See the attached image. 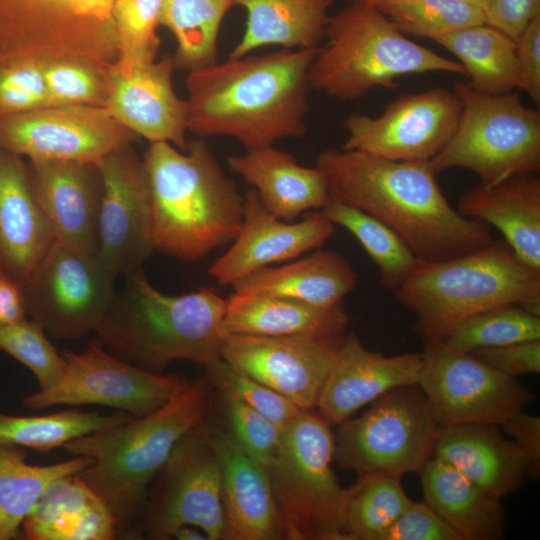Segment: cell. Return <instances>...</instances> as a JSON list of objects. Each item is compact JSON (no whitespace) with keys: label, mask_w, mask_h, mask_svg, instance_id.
<instances>
[{"label":"cell","mask_w":540,"mask_h":540,"mask_svg":"<svg viewBox=\"0 0 540 540\" xmlns=\"http://www.w3.org/2000/svg\"><path fill=\"white\" fill-rule=\"evenodd\" d=\"M331 198L394 231L424 262L475 252L495 239L490 226L454 209L428 161H399L359 150L327 148L315 161Z\"/></svg>","instance_id":"cell-1"},{"label":"cell","mask_w":540,"mask_h":540,"mask_svg":"<svg viewBox=\"0 0 540 540\" xmlns=\"http://www.w3.org/2000/svg\"><path fill=\"white\" fill-rule=\"evenodd\" d=\"M319 47L248 54L189 71L187 130L234 138L246 150L302 137Z\"/></svg>","instance_id":"cell-2"},{"label":"cell","mask_w":540,"mask_h":540,"mask_svg":"<svg viewBox=\"0 0 540 540\" xmlns=\"http://www.w3.org/2000/svg\"><path fill=\"white\" fill-rule=\"evenodd\" d=\"M209 391L202 380L187 382L152 413L75 438L63 448L90 458L77 473L110 508L117 538H142V519L150 485L177 442L204 420Z\"/></svg>","instance_id":"cell-3"},{"label":"cell","mask_w":540,"mask_h":540,"mask_svg":"<svg viewBox=\"0 0 540 540\" xmlns=\"http://www.w3.org/2000/svg\"><path fill=\"white\" fill-rule=\"evenodd\" d=\"M142 159L154 251L194 262L235 239L242 225L244 197L205 138L191 140L185 150L153 142Z\"/></svg>","instance_id":"cell-4"},{"label":"cell","mask_w":540,"mask_h":540,"mask_svg":"<svg viewBox=\"0 0 540 540\" xmlns=\"http://www.w3.org/2000/svg\"><path fill=\"white\" fill-rule=\"evenodd\" d=\"M226 305L212 288L160 292L142 268L125 275L97 340L116 357L153 373L175 360L205 367L221 358Z\"/></svg>","instance_id":"cell-5"},{"label":"cell","mask_w":540,"mask_h":540,"mask_svg":"<svg viewBox=\"0 0 540 540\" xmlns=\"http://www.w3.org/2000/svg\"><path fill=\"white\" fill-rule=\"evenodd\" d=\"M415 314L426 342L445 340L466 319L503 305L540 316V270L521 261L503 240L465 255L419 263L394 289Z\"/></svg>","instance_id":"cell-6"},{"label":"cell","mask_w":540,"mask_h":540,"mask_svg":"<svg viewBox=\"0 0 540 540\" xmlns=\"http://www.w3.org/2000/svg\"><path fill=\"white\" fill-rule=\"evenodd\" d=\"M310 66L312 89L340 101H356L375 88L394 89L410 74L445 72L465 76L449 60L401 33L377 7L350 3L329 17Z\"/></svg>","instance_id":"cell-7"},{"label":"cell","mask_w":540,"mask_h":540,"mask_svg":"<svg viewBox=\"0 0 540 540\" xmlns=\"http://www.w3.org/2000/svg\"><path fill=\"white\" fill-rule=\"evenodd\" d=\"M334 433L317 409L302 410L282 430L277 458L266 471L288 540H349L344 518L349 488L331 463Z\"/></svg>","instance_id":"cell-8"},{"label":"cell","mask_w":540,"mask_h":540,"mask_svg":"<svg viewBox=\"0 0 540 540\" xmlns=\"http://www.w3.org/2000/svg\"><path fill=\"white\" fill-rule=\"evenodd\" d=\"M461 102L456 129L431 160L437 175L447 169L474 172L482 186H494L519 173L540 170V112L525 106L518 92L502 95L474 91L456 82Z\"/></svg>","instance_id":"cell-9"},{"label":"cell","mask_w":540,"mask_h":540,"mask_svg":"<svg viewBox=\"0 0 540 540\" xmlns=\"http://www.w3.org/2000/svg\"><path fill=\"white\" fill-rule=\"evenodd\" d=\"M117 0H0V62L73 59L104 70L118 58Z\"/></svg>","instance_id":"cell-10"},{"label":"cell","mask_w":540,"mask_h":540,"mask_svg":"<svg viewBox=\"0 0 540 540\" xmlns=\"http://www.w3.org/2000/svg\"><path fill=\"white\" fill-rule=\"evenodd\" d=\"M337 426L333 460L339 467L357 476L399 478L418 473L432 457L440 428L417 384L389 390L362 415Z\"/></svg>","instance_id":"cell-11"},{"label":"cell","mask_w":540,"mask_h":540,"mask_svg":"<svg viewBox=\"0 0 540 540\" xmlns=\"http://www.w3.org/2000/svg\"><path fill=\"white\" fill-rule=\"evenodd\" d=\"M117 276L96 254L55 240L21 284L27 316L55 339L96 333L117 295Z\"/></svg>","instance_id":"cell-12"},{"label":"cell","mask_w":540,"mask_h":540,"mask_svg":"<svg viewBox=\"0 0 540 540\" xmlns=\"http://www.w3.org/2000/svg\"><path fill=\"white\" fill-rule=\"evenodd\" d=\"M148 493L142 536L169 539L183 525L201 529L208 540L224 538L222 471L205 420L174 446Z\"/></svg>","instance_id":"cell-13"},{"label":"cell","mask_w":540,"mask_h":540,"mask_svg":"<svg viewBox=\"0 0 540 540\" xmlns=\"http://www.w3.org/2000/svg\"><path fill=\"white\" fill-rule=\"evenodd\" d=\"M417 385L440 427L501 425L534 398L517 378L444 341L426 343Z\"/></svg>","instance_id":"cell-14"},{"label":"cell","mask_w":540,"mask_h":540,"mask_svg":"<svg viewBox=\"0 0 540 540\" xmlns=\"http://www.w3.org/2000/svg\"><path fill=\"white\" fill-rule=\"evenodd\" d=\"M66 365L56 385L23 399L31 409L58 405H101L142 417L164 405L185 383L153 373L108 352L95 339L80 353L63 351Z\"/></svg>","instance_id":"cell-15"},{"label":"cell","mask_w":540,"mask_h":540,"mask_svg":"<svg viewBox=\"0 0 540 540\" xmlns=\"http://www.w3.org/2000/svg\"><path fill=\"white\" fill-rule=\"evenodd\" d=\"M136 138L102 106H45L0 115V148L29 160L98 163Z\"/></svg>","instance_id":"cell-16"},{"label":"cell","mask_w":540,"mask_h":540,"mask_svg":"<svg viewBox=\"0 0 540 540\" xmlns=\"http://www.w3.org/2000/svg\"><path fill=\"white\" fill-rule=\"evenodd\" d=\"M460 113L461 102L454 91L434 88L404 94L379 116L349 115L343 123L347 139L342 149L429 162L450 140Z\"/></svg>","instance_id":"cell-17"},{"label":"cell","mask_w":540,"mask_h":540,"mask_svg":"<svg viewBox=\"0 0 540 540\" xmlns=\"http://www.w3.org/2000/svg\"><path fill=\"white\" fill-rule=\"evenodd\" d=\"M132 143L102 158L97 257L117 275L143 268L153 248L146 171Z\"/></svg>","instance_id":"cell-18"},{"label":"cell","mask_w":540,"mask_h":540,"mask_svg":"<svg viewBox=\"0 0 540 540\" xmlns=\"http://www.w3.org/2000/svg\"><path fill=\"white\" fill-rule=\"evenodd\" d=\"M344 336L224 335L221 358L300 409H316Z\"/></svg>","instance_id":"cell-19"},{"label":"cell","mask_w":540,"mask_h":540,"mask_svg":"<svg viewBox=\"0 0 540 540\" xmlns=\"http://www.w3.org/2000/svg\"><path fill=\"white\" fill-rule=\"evenodd\" d=\"M173 58L159 61L116 60L103 71L105 107L111 116L134 133L153 142L187 147V103L173 88Z\"/></svg>","instance_id":"cell-20"},{"label":"cell","mask_w":540,"mask_h":540,"mask_svg":"<svg viewBox=\"0 0 540 540\" xmlns=\"http://www.w3.org/2000/svg\"><path fill=\"white\" fill-rule=\"evenodd\" d=\"M334 232V224L320 210L307 213L299 222L276 217L251 188L244 196L241 228L229 249L209 267L208 274L219 285L231 286L256 270L320 247Z\"/></svg>","instance_id":"cell-21"},{"label":"cell","mask_w":540,"mask_h":540,"mask_svg":"<svg viewBox=\"0 0 540 540\" xmlns=\"http://www.w3.org/2000/svg\"><path fill=\"white\" fill-rule=\"evenodd\" d=\"M26 164L32 192L55 240L96 254L103 192L97 163L29 160Z\"/></svg>","instance_id":"cell-22"},{"label":"cell","mask_w":540,"mask_h":540,"mask_svg":"<svg viewBox=\"0 0 540 540\" xmlns=\"http://www.w3.org/2000/svg\"><path fill=\"white\" fill-rule=\"evenodd\" d=\"M421 365L422 352L386 356L350 332L337 349L316 409L337 426L389 390L417 384Z\"/></svg>","instance_id":"cell-23"},{"label":"cell","mask_w":540,"mask_h":540,"mask_svg":"<svg viewBox=\"0 0 540 540\" xmlns=\"http://www.w3.org/2000/svg\"><path fill=\"white\" fill-rule=\"evenodd\" d=\"M208 428L222 471L225 540H277L285 529L266 469L228 431Z\"/></svg>","instance_id":"cell-24"},{"label":"cell","mask_w":540,"mask_h":540,"mask_svg":"<svg viewBox=\"0 0 540 540\" xmlns=\"http://www.w3.org/2000/svg\"><path fill=\"white\" fill-rule=\"evenodd\" d=\"M432 456L500 500L518 489L529 473L524 453L512 439L504 438L499 425L440 427Z\"/></svg>","instance_id":"cell-25"},{"label":"cell","mask_w":540,"mask_h":540,"mask_svg":"<svg viewBox=\"0 0 540 540\" xmlns=\"http://www.w3.org/2000/svg\"><path fill=\"white\" fill-rule=\"evenodd\" d=\"M54 241L26 162L0 148V267L21 286Z\"/></svg>","instance_id":"cell-26"},{"label":"cell","mask_w":540,"mask_h":540,"mask_svg":"<svg viewBox=\"0 0 540 540\" xmlns=\"http://www.w3.org/2000/svg\"><path fill=\"white\" fill-rule=\"evenodd\" d=\"M226 161L252 186L263 206L282 220L292 222L302 213L321 210L331 199L318 168L300 165L293 155L274 145L246 150Z\"/></svg>","instance_id":"cell-27"},{"label":"cell","mask_w":540,"mask_h":540,"mask_svg":"<svg viewBox=\"0 0 540 540\" xmlns=\"http://www.w3.org/2000/svg\"><path fill=\"white\" fill-rule=\"evenodd\" d=\"M459 212L497 228L525 264L540 270V179L519 173L494 186L466 191Z\"/></svg>","instance_id":"cell-28"},{"label":"cell","mask_w":540,"mask_h":540,"mask_svg":"<svg viewBox=\"0 0 540 540\" xmlns=\"http://www.w3.org/2000/svg\"><path fill=\"white\" fill-rule=\"evenodd\" d=\"M21 528L29 540L117 539L110 508L77 473L53 482Z\"/></svg>","instance_id":"cell-29"},{"label":"cell","mask_w":540,"mask_h":540,"mask_svg":"<svg viewBox=\"0 0 540 540\" xmlns=\"http://www.w3.org/2000/svg\"><path fill=\"white\" fill-rule=\"evenodd\" d=\"M343 302L323 307L271 295L233 293L227 299L224 335L342 336L348 324Z\"/></svg>","instance_id":"cell-30"},{"label":"cell","mask_w":540,"mask_h":540,"mask_svg":"<svg viewBox=\"0 0 540 540\" xmlns=\"http://www.w3.org/2000/svg\"><path fill=\"white\" fill-rule=\"evenodd\" d=\"M357 279L343 255L316 250L299 260L256 270L231 286L235 293L281 296L329 307L343 302L355 289Z\"/></svg>","instance_id":"cell-31"},{"label":"cell","mask_w":540,"mask_h":540,"mask_svg":"<svg viewBox=\"0 0 540 540\" xmlns=\"http://www.w3.org/2000/svg\"><path fill=\"white\" fill-rule=\"evenodd\" d=\"M424 501L456 532L460 540H499L506 517L496 499L445 461L432 456L418 472Z\"/></svg>","instance_id":"cell-32"},{"label":"cell","mask_w":540,"mask_h":540,"mask_svg":"<svg viewBox=\"0 0 540 540\" xmlns=\"http://www.w3.org/2000/svg\"><path fill=\"white\" fill-rule=\"evenodd\" d=\"M234 4L246 11V24L228 58L242 57L266 46L319 47L332 0H234Z\"/></svg>","instance_id":"cell-33"},{"label":"cell","mask_w":540,"mask_h":540,"mask_svg":"<svg viewBox=\"0 0 540 540\" xmlns=\"http://www.w3.org/2000/svg\"><path fill=\"white\" fill-rule=\"evenodd\" d=\"M453 54L465 70L468 87L502 95L521 90L515 39L487 24L462 28L435 40Z\"/></svg>","instance_id":"cell-34"},{"label":"cell","mask_w":540,"mask_h":540,"mask_svg":"<svg viewBox=\"0 0 540 540\" xmlns=\"http://www.w3.org/2000/svg\"><path fill=\"white\" fill-rule=\"evenodd\" d=\"M25 458L24 448L0 443V540L19 535L23 521L53 482L79 473L91 462L85 456H72L55 464L34 465Z\"/></svg>","instance_id":"cell-35"},{"label":"cell","mask_w":540,"mask_h":540,"mask_svg":"<svg viewBox=\"0 0 540 540\" xmlns=\"http://www.w3.org/2000/svg\"><path fill=\"white\" fill-rule=\"evenodd\" d=\"M234 0H162L159 25L177 43L174 66L192 71L214 64L223 19Z\"/></svg>","instance_id":"cell-36"},{"label":"cell","mask_w":540,"mask_h":540,"mask_svg":"<svg viewBox=\"0 0 540 540\" xmlns=\"http://www.w3.org/2000/svg\"><path fill=\"white\" fill-rule=\"evenodd\" d=\"M132 418L134 416L122 411L101 414L71 409L39 416L0 412V443L47 453L75 438L112 428Z\"/></svg>","instance_id":"cell-37"},{"label":"cell","mask_w":540,"mask_h":540,"mask_svg":"<svg viewBox=\"0 0 540 540\" xmlns=\"http://www.w3.org/2000/svg\"><path fill=\"white\" fill-rule=\"evenodd\" d=\"M320 211L358 240L379 269L386 288L394 290L421 261L388 226L354 206L331 198Z\"/></svg>","instance_id":"cell-38"},{"label":"cell","mask_w":540,"mask_h":540,"mask_svg":"<svg viewBox=\"0 0 540 540\" xmlns=\"http://www.w3.org/2000/svg\"><path fill=\"white\" fill-rule=\"evenodd\" d=\"M411 502L401 478L384 474L358 476L349 487L344 529L349 540H381Z\"/></svg>","instance_id":"cell-39"},{"label":"cell","mask_w":540,"mask_h":540,"mask_svg":"<svg viewBox=\"0 0 540 540\" xmlns=\"http://www.w3.org/2000/svg\"><path fill=\"white\" fill-rule=\"evenodd\" d=\"M377 8L404 35L433 41L462 28L486 23L482 8L462 0H386Z\"/></svg>","instance_id":"cell-40"},{"label":"cell","mask_w":540,"mask_h":540,"mask_svg":"<svg viewBox=\"0 0 540 540\" xmlns=\"http://www.w3.org/2000/svg\"><path fill=\"white\" fill-rule=\"evenodd\" d=\"M531 340H540V316L511 304L466 319L443 341L452 348L472 352Z\"/></svg>","instance_id":"cell-41"},{"label":"cell","mask_w":540,"mask_h":540,"mask_svg":"<svg viewBox=\"0 0 540 540\" xmlns=\"http://www.w3.org/2000/svg\"><path fill=\"white\" fill-rule=\"evenodd\" d=\"M0 351L28 368L36 378L39 390L56 385L66 365L43 328L29 318L0 323Z\"/></svg>","instance_id":"cell-42"},{"label":"cell","mask_w":540,"mask_h":540,"mask_svg":"<svg viewBox=\"0 0 540 540\" xmlns=\"http://www.w3.org/2000/svg\"><path fill=\"white\" fill-rule=\"evenodd\" d=\"M162 0H117L113 18L122 62H146L156 59L160 40L157 27Z\"/></svg>","instance_id":"cell-43"},{"label":"cell","mask_w":540,"mask_h":540,"mask_svg":"<svg viewBox=\"0 0 540 540\" xmlns=\"http://www.w3.org/2000/svg\"><path fill=\"white\" fill-rule=\"evenodd\" d=\"M205 368L210 382L221 393L236 397L281 430L303 410L265 384L231 367L222 358Z\"/></svg>","instance_id":"cell-44"},{"label":"cell","mask_w":540,"mask_h":540,"mask_svg":"<svg viewBox=\"0 0 540 540\" xmlns=\"http://www.w3.org/2000/svg\"><path fill=\"white\" fill-rule=\"evenodd\" d=\"M47 106L106 105V85L98 67L80 60L43 61Z\"/></svg>","instance_id":"cell-45"},{"label":"cell","mask_w":540,"mask_h":540,"mask_svg":"<svg viewBox=\"0 0 540 540\" xmlns=\"http://www.w3.org/2000/svg\"><path fill=\"white\" fill-rule=\"evenodd\" d=\"M228 432L265 469L278 456L282 430L236 397L222 393Z\"/></svg>","instance_id":"cell-46"},{"label":"cell","mask_w":540,"mask_h":540,"mask_svg":"<svg viewBox=\"0 0 540 540\" xmlns=\"http://www.w3.org/2000/svg\"><path fill=\"white\" fill-rule=\"evenodd\" d=\"M45 106L43 60L24 58L0 63V115Z\"/></svg>","instance_id":"cell-47"},{"label":"cell","mask_w":540,"mask_h":540,"mask_svg":"<svg viewBox=\"0 0 540 540\" xmlns=\"http://www.w3.org/2000/svg\"><path fill=\"white\" fill-rule=\"evenodd\" d=\"M381 540H460L449 524L424 500L411 502Z\"/></svg>","instance_id":"cell-48"},{"label":"cell","mask_w":540,"mask_h":540,"mask_svg":"<svg viewBox=\"0 0 540 540\" xmlns=\"http://www.w3.org/2000/svg\"><path fill=\"white\" fill-rule=\"evenodd\" d=\"M469 353L508 377L517 378L540 372V340L479 349Z\"/></svg>","instance_id":"cell-49"},{"label":"cell","mask_w":540,"mask_h":540,"mask_svg":"<svg viewBox=\"0 0 540 540\" xmlns=\"http://www.w3.org/2000/svg\"><path fill=\"white\" fill-rule=\"evenodd\" d=\"M516 61L521 77V91L540 103V14L535 16L515 38Z\"/></svg>","instance_id":"cell-50"},{"label":"cell","mask_w":540,"mask_h":540,"mask_svg":"<svg viewBox=\"0 0 540 540\" xmlns=\"http://www.w3.org/2000/svg\"><path fill=\"white\" fill-rule=\"evenodd\" d=\"M540 14V0H489L485 22L515 39Z\"/></svg>","instance_id":"cell-51"},{"label":"cell","mask_w":540,"mask_h":540,"mask_svg":"<svg viewBox=\"0 0 540 540\" xmlns=\"http://www.w3.org/2000/svg\"><path fill=\"white\" fill-rule=\"evenodd\" d=\"M504 431L524 453L528 464V475L538 478L540 473V417L519 410L501 424Z\"/></svg>","instance_id":"cell-52"},{"label":"cell","mask_w":540,"mask_h":540,"mask_svg":"<svg viewBox=\"0 0 540 540\" xmlns=\"http://www.w3.org/2000/svg\"><path fill=\"white\" fill-rule=\"evenodd\" d=\"M26 318L21 286L0 267V323H14Z\"/></svg>","instance_id":"cell-53"},{"label":"cell","mask_w":540,"mask_h":540,"mask_svg":"<svg viewBox=\"0 0 540 540\" xmlns=\"http://www.w3.org/2000/svg\"><path fill=\"white\" fill-rule=\"evenodd\" d=\"M178 540H208L204 532L193 525H183L179 527L173 536Z\"/></svg>","instance_id":"cell-54"},{"label":"cell","mask_w":540,"mask_h":540,"mask_svg":"<svg viewBox=\"0 0 540 540\" xmlns=\"http://www.w3.org/2000/svg\"><path fill=\"white\" fill-rule=\"evenodd\" d=\"M350 3L354 4H363V5H369L377 7L380 3L386 1V0H346Z\"/></svg>","instance_id":"cell-55"},{"label":"cell","mask_w":540,"mask_h":540,"mask_svg":"<svg viewBox=\"0 0 540 540\" xmlns=\"http://www.w3.org/2000/svg\"><path fill=\"white\" fill-rule=\"evenodd\" d=\"M462 1L469 3L471 5L477 6L479 8H482L484 10L489 0H462Z\"/></svg>","instance_id":"cell-56"}]
</instances>
